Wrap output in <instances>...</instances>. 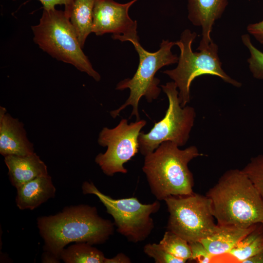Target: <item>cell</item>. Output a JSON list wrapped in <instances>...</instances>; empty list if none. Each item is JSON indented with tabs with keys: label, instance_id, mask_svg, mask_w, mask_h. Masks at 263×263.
Wrapping results in <instances>:
<instances>
[{
	"label": "cell",
	"instance_id": "6",
	"mask_svg": "<svg viewBox=\"0 0 263 263\" xmlns=\"http://www.w3.org/2000/svg\"><path fill=\"white\" fill-rule=\"evenodd\" d=\"M197 36L195 32L188 29L181 34L179 40L175 42L180 50L177 67L163 73L168 75L179 89L181 105L186 106L190 101V88L192 82L197 77L210 75L221 78L225 82L240 87L241 83L227 75L222 67L218 56V47L212 41L207 47L199 52H193L192 43Z\"/></svg>",
	"mask_w": 263,
	"mask_h": 263
},
{
	"label": "cell",
	"instance_id": "18",
	"mask_svg": "<svg viewBox=\"0 0 263 263\" xmlns=\"http://www.w3.org/2000/svg\"><path fill=\"white\" fill-rule=\"evenodd\" d=\"M263 249V225L260 223L241 239L227 255L238 263H244Z\"/></svg>",
	"mask_w": 263,
	"mask_h": 263
},
{
	"label": "cell",
	"instance_id": "7",
	"mask_svg": "<svg viewBox=\"0 0 263 263\" xmlns=\"http://www.w3.org/2000/svg\"><path fill=\"white\" fill-rule=\"evenodd\" d=\"M160 86L167 96L169 106L163 118L155 123L148 133L140 132L139 134V151L144 156L164 142L170 141L179 147L186 145L196 117L193 107L181 105L178 88L173 81Z\"/></svg>",
	"mask_w": 263,
	"mask_h": 263
},
{
	"label": "cell",
	"instance_id": "24",
	"mask_svg": "<svg viewBox=\"0 0 263 263\" xmlns=\"http://www.w3.org/2000/svg\"><path fill=\"white\" fill-rule=\"evenodd\" d=\"M191 252L190 261H195L199 263H211L213 257L209 253L201 241L189 243Z\"/></svg>",
	"mask_w": 263,
	"mask_h": 263
},
{
	"label": "cell",
	"instance_id": "20",
	"mask_svg": "<svg viewBox=\"0 0 263 263\" xmlns=\"http://www.w3.org/2000/svg\"><path fill=\"white\" fill-rule=\"evenodd\" d=\"M159 244L169 253L186 261L189 260L191 256L189 243L175 233L167 230Z\"/></svg>",
	"mask_w": 263,
	"mask_h": 263
},
{
	"label": "cell",
	"instance_id": "15",
	"mask_svg": "<svg viewBox=\"0 0 263 263\" xmlns=\"http://www.w3.org/2000/svg\"><path fill=\"white\" fill-rule=\"evenodd\" d=\"M16 204L21 210H33L54 198L56 188L48 174L36 178L17 188Z\"/></svg>",
	"mask_w": 263,
	"mask_h": 263
},
{
	"label": "cell",
	"instance_id": "25",
	"mask_svg": "<svg viewBox=\"0 0 263 263\" xmlns=\"http://www.w3.org/2000/svg\"><path fill=\"white\" fill-rule=\"evenodd\" d=\"M247 30L257 41L263 45V20L249 24L247 27Z\"/></svg>",
	"mask_w": 263,
	"mask_h": 263
},
{
	"label": "cell",
	"instance_id": "19",
	"mask_svg": "<svg viewBox=\"0 0 263 263\" xmlns=\"http://www.w3.org/2000/svg\"><path fill=\"white\" fill-rule=\"evenodd\" d=\"M60 259L66 263H106L102 252L87 243H76L64 248Z\"/></svg>",
	"mask_w": 263,
	"mask_h": 263
},
{
	"label": "cell",
	"instance_id": "27",
	"mask_svg": "<svg viewBox=\"0 0 263 263\" xmlns=\"http://www.w3.org/2000/svg\"><path fill=\"white\" fill-rule=\"evenodd\" d=\"M130 259L123 253H119L112 258H107L106 263H129Z\"/></svg>",
	"mask_w": 263,
	"mask_h": 263
},
{
	"label": "cell",
	"instance_id": "9",
	"mask_svg": "<svg viewBox=\"0 0 263 263\" xmlns=\"http://www.w3.org/2000/svg\"><path fill=\"white\" fill-rule=\"evenodd\" d=\"M84 194L96 196L113 218L117 231L130 242L145 240L154 227L150 215L157 212L160 204L156 201L143 204L136 197L114 199L100 191L92 182H85L82 186Z\"/></svg>",
	"mask_w": 263,
	"mask_h": 263
},
{
	"label": "cell",
	"instance_id": "3",
	"mask_svg": "<svg viewBox=\"0 0 263 263\" xmlns=\"http://www.w3.org/2000/svg\"><path fill=\"white\" fill-rule=\"evenodd\" d=\"M202 155L195 146L181 150L177 144L166 141L145 156L142 169L156 198L164 200L170 196L193 193V177L188 164Z\"/></svg>",
	"mask_w": 263,
	"mask_h": 263
},
{
	"label": "cell",
	"instance_id": "22",
	"mask_svg": "<svg viewBox=\"0 0 263 263\" xmlns=\"http://www.w3.org/2000/svg\"><path fill=\"white\" fill-rule=\"evenodd\" d=\"M242 170L252 181L263 201V154L252 158Z\"/></svg>",
	"mask_w": 263,
	"mask_h": 263
},
{
	"label": "cell",
	"instance_id": "17",
	"mask_svg": "<svg viewBox=\"0 0 263 263\" xmlns=\"http://www.w3.org/2000/svg\"><path fill=\"white\" fill-rule=\"evenodd\" d=\"M95 0H71L65 6L69 18L82 48L86 38L92 33L93 13Z\"/></svg>",
	"mask_w": 263,
	"mask_h": 263
},
{
	"label": "cell",
	"instance_id": "28",
	"mask_svg": "<svg viewBox=\"0 0 263 263\" xmlns=\"http://www.w3.org/2000/svg\"><path fill=\"white\" fill-rule=\"evenodd\" d=\"M244 263H263V249L255 256L247 260Z\"/></svg>",
	"mask_w": 263,
	"mask_h": 263
},
{
	"label": "cell",
	"instance_id": "1",
	"mask_svg": "<svg viewBox=\"0 0 263 263\" xmlns=\"http://www.w3.org/2000/svg\"><path fill=\"white\" fill-rule=\"evenodd\" d=\"M37 222L45 253L57 261L67 244H102L114 230L113 223L100 217L95 207L85 205L66 207L54 215L39 217Z\"/></svg>",
	"mask_w": 263,
	"mask_h": 263
},
{
	"label": "cell",
	"instance_id": "21",
	"mask_svg": "<svg viewBox=\"0 0 263 263\" xmlns=\"http://www.w3.org/2000/svg\"><path fill=\"white\" fill-rule=\"evenodd\" d=\"M241 38L244 44L250 53L247 62L253 76L256 79H263V52L253 45L248 34L242 35Z\"/></svg>",
	"mask_w": 263,
	"mask_h": 263
},
{
	"label": "cell",
	"instance_id": "11",
	"mask_svg": "<svg viewBox=\"0 0 263 263\" xmlns=\"http://www.w3.org/2000/svg\"><path fill=\"white\" fill-rule=\"evenodd\" d=\"M137 0L120 3L114 0H95L92 33L97 36L107 33L123 35L137 30V21L132 20L129 15L130 8Z\"/></svg>",
	"mask_w": 263,
	"mask_h": 263
},
{
	"label": "cell",
	"instance_id": "16",
	"mask_svg": "<svg viewBox=\"0 0 263 263\" xmlns=\"http://www.w3.org/2000/svg\"><path fill=\"white\" fill-rule=\"evenodd\" d=\"M257 224L245 228L219 225L215 233L200 241L213 258L227 255L241 239L255 228Z\"/></svg>",
	"mask_w": 263,
	"mask_h": 263
},
{
	"label": "cell",
	"instance_id": "5",
	"mask_svg": "<svg viewBox=\"0 0 263 263\" xmlns=\"http://www.w3.org/2000/svg\"><path fill=\"white\" fill-rule=\"evenodd\" d=\"M33 40L57 60L69 63L95 81L101 76L83 52L77 36L64 11L43 9L38 24L31 27Z\"/></svg>",
	"mask_w": 263,
	"mask_h": 263
},
{
	"label": "cell",
	"instance_id": "10",
	"mask_svg": "<svg viewBox=\"0 0 263 263\" xmlns=\"http://www.w3.org/2000/svg\"><path fill=\"white\" fill-rule=\"evenodd\" d=\"M146 123L145 120L139 119L128 123L127 119H122L113 128H102L97 142L107 149L104 153L97 155L95 162L106 175L127 173L124 165L138 152V137Z\"/></svg>",
	"mask_w": 263,
	"mask_h": 263
},
{
	"label": "cell",
	"instance_id": "2",
	"mask_svg": "<svg viewBox=\"0 0 263 263\" xmlns=\"http://www.w3.org/2000/svg\"><path fill=\"white\" fill-rule=\"evenodd\" d=\"M206 196L219 225L245 228L263 221V201L242 169L226 171Z\"/></svg>",
	"mask_w": 263,
	"mask_h": 263
},
{
	"label": "cell",
	"instance_id": "8",
	"mask_svg": "<svg viewBox=\"0 0 263 263\" xmlns=\"http://www.w3.org/2000/svg\"><path fill=\"white\" fill-rule=\"evenodd\" d=\"M169 213L167 229L188 243L200 241L215 233L219 225L214 221L211 201L192 193L170 196L164 199Z\"/></svg>",
	"mask_w": 263,
	"mask_h": 263
},
{
	"label": "cell",
	"instance_id": "13",
	"mask_svg": "<svg viewBox=\"0 0 263 263\" xmlns=\"http://www.w3.org/2000/svg\"><path fill=\"white\" fill-rule=\"evenodd\" d=\"M228 0H188V19L202 28V39L197 50L207 47L212 41L210 34L215 21L225 11Z\"/></svg>",
	"mask_w": 263,
	"mask_h": 263
},
{
	"label": "cell",
	"instance_id": "23",
	"mask_svg": "<svg viewBox=\"0 0 263 263\" xmlns=\"http://www.w3.org/2000/svg\"><path fill=\"white\" fill-rule=\"evenodd\" d=\"M144 251L153 258L156 263H184L187 262L171 255L159 244H147L144 247Z\"/></svg>",
	"mask_w": 263,
	"mask_h": 263
},
{
	"label": "cell",
	"instance_id": "4",
	"mask_svg": "<svg viewBox=\"0 0 263 263\" xmlns=\"http://www.w3.org/2000/svg\"><path fill=\"white\" fill-rule=\"evenodd\" d=\"M112 38L122 42L130 41L138 54L139 62L136 72L132 78L119 82L115 89L130 90V95L126 102L116 110L110 112L111 116L116 118L121 111L131 106L132 111L130 117L134 115L140 119L138 105L141 98L144 96L148 102H151L159 95L161 89L158 87L160 80L155 76L156 72L165 66L178 62L179 57L172 54L171 50L175 42L163 40L160 48L154 52L146 50L140 44L137 30L126 34L113 35Z\"/></svg>",
	"mask_w": 263,
	"mask_h": 263
},
{
	"label": "cell",
	"instance_id": "14",
	"mask_svg": "<svg viewBox=\"0 0 263 263\" xmlns=\"http://www.w3.org/2000/svg\"><path fill=\"white\" fill-rule=\"evenodd\" d=\"M4 162L9 180L16 188L36 178L48 175L47 167L36 153L25 156L8 155Z\"/></svg>",
	"mask_w": 263,
	"mask_h": 263
},
{
	"label": "cell",
	"instance_id": "29",
	"mask_svg": "<svg viewBox=\"0 0 263 263\" xmlns=\"http://www.w3.org/2000/svg\"><path fill=\"white\" fill-rule=\"evenodd\" d=\"M262 224H263V221H262Z\"/></svg>",
	"mask_w": 263,
	"mask_h": 263
},
{
	"label": "cell",
	"instance_id": "26",
	"mask_svg": "<svg viewBox=\"0 0 263 263\" xmlns=\"http://www.w3.org/2000/svg\"><path fill=\"white\" fill-rule=\"evenodd\" d=\"M42 4L43 9L55 8L56 5L64 4L65 6L70 3L71 0H38Z\"/></svg>",
	"mask_w": 263,
	"mask_h": 263
},
{
	"label": "cell",
	"instance_id": "12",
	"mask_svg": "<svg viewBox=\"0 0 263 263\" xmlns=\"http://www.w3.org/2000/svg\"><path fill=\"white\" fill-rule=\"evenodd\" d=\"M34 144L30 141L23 123L0 107V153L8 155L25 156L33 153Z\"/></svg>",
	"mask_w": 263,
	"mask_h": 263
}]
</instances>
